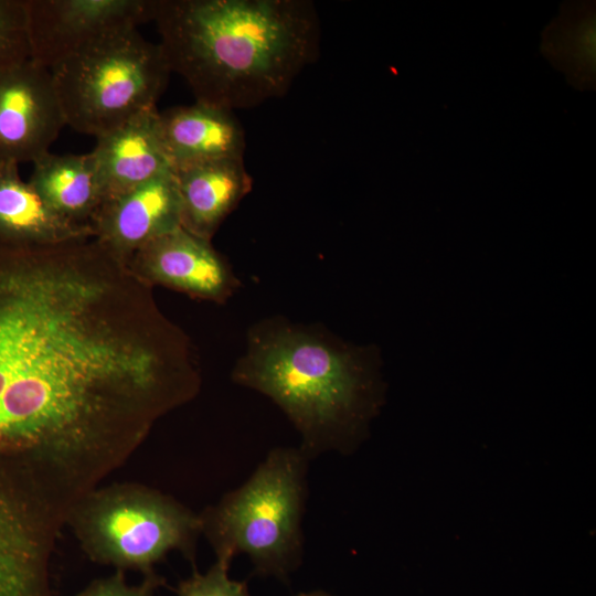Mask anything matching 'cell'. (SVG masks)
<instances>
[{
  "label": "cell",
  "instance_id": "obj_7",
  "mask_svg": "<svg viewBox=\"0 0 596 596\" xmlns=\"http://www.w3.org/2000/svg\"><path fill=\"white\" fill-rule=\"evenodd\" d=\"M30 60L49 71L87 46L152 21L155 0H23Z\"/></svg>",
  "mask_w": 596,
  "mask_h": 596
},
{
  "label": "cell",
  "instance_id": "obj_13",
  "mask_svg": "<svg viewBox=\"0 0 596 596\" xmlns=\"http://www.w3.org/2000/svg\"><path fill=\"white\" fill-rule=\"evenodd\" d=\"M160 128L172 170L226 158H243V127L233 111L195 102L160 113Z\"/></svg>",
  "mask_w": 596,
  "mask_h": 596
},
{
  "label": "cell",
  "instance_id": "obj_6",
  "mask_svg": "<svg viewBox=\"0 0 596 596\" xmlns=\"http://www.w3.org/2000/svg\"><path fill=\"white\" fill-rule=\"evenodd\" d=\"M76 528L97 562L150 574L173 550L191 555L201 519L164 494L118 488L92 497L81 510Z\"/></svg>",
  "mask_w": 596,
  "mask_h": 596
},
{
  "label": "cell",
  "instance_id": "obj_15",
  "mask_svg": "<svg viewBox=\"0 0 596 596\" xmlns=\"http://www.w3.org/2000/svg\"><path fill=\"white\" fill-rule=\"evenodd\" d=\"M18 163L0 161V238L45 242L95 233L89 224L71 222L55 213L21 179Z\"/></svg>",
  "mask_w": 596,
  "mask_h": 596
},
{
  "label": "cell",
  "instance_id": "obj_2",
  "mask_svg": "<svg viewBox=\"0 0 596 596\" xmlns=\"http://www.w3.org/2000/svg\"><path fill=\"white\" fill-rule=\"evenodd\" d=\"M152 21L171 73L230 111L281 97L319 53L308 0H155Z\"/></svg>",
  "mask_w": 596,
  "mask_h": 596
},
{
  "label": "cell",
  "instance_id": "obj_16",
  "mask_svg": "<svg viewBox=\"0 0 596 596\" xmlns=\"http://www.w3.org/2000/svg\"><path fill=\"white\" fill-rule=\"evenodd\" d=\"M30 60L23 0H0V70Z\"/></svg>",
  "mask_w": 596,
  "mask_h": 596
},
{
  "label": "cell",
  "instance_id": "obj_19",
  "mask_svg": "<svg viewBox=\"0 0 596 596\" xmlns=\"http://www.w3.org/2000/svg\"><path fill=\"white\" fill-rule=\"evenodd\" d=\"M296 596H330L329 594L324 593V592H309V593H301L299 595H296Z\"/></svg>",
  "mask_w": 596,
  "mask_h": 596
},
{
  "label": "cell",
  "instance_id": "obj_9",
  "mask_svg": "<svg viewBox=\"0 0 596 596\" xmlns=\"http://www.w3.org/2000/svg\"><path fill=\"white\" fill-rule=\"evenodd\" d=\"M131 262L151 285L161 284L193 297L226 302L241 287L228 262L181 226L148 243Z\"/></svg>",
  "mask_w": 596,
  "mask_h": 596
},
{
  "label": "cell",
  "instance_id": "obj_18",
  "mask_svg": "<svg viewBox=\"0 0 596 596\" xmlns=\"http://www.w3.org/2000/svg\"><path fill=\"white\" fill-rule=\"evenodd\" d=\"M159 581L151 574L139 585H130L121 571L91 583L77 596H155Z\"/></svg>",
  "mask_w": 596,
  "mask_h": 596
},
{
  "label": "cell",
  "instance_id": "obj_17",
  "mask_svg": "<svg viewBox=\"0 0 596 596\" xmlns=\"http://www.w3.org/2000/svg\"><path fill=\"white\" fill-rule=\"evenodd\" d=\"M231 564L216 558L206 572H194L181 581L177 596H249L246 584L230 576Z\"/></svg>",
  "mask_w": 596,
  "mask_h": 596
},
{
  "label": "cell",
  "instance_id": "obj_12",
  "mask_svg": "<svg viewBox=\"0 0 596 596\" xmlns=\"http://www.w3.org/2000/svg\"><path fill=\"white\" fill-rule=\"evenodd\" d=\"M173 172L181 227L206 241L252 190L243 158L205 161Z\"/></svg>",
  "mask_w": 596,
  "mask_h": 596
},
{
  "label": "cell",
  "instance_id": "obj_10",
  "mask_svg": "<svg viewBox=\"0 0 596 596\" xmlns=\"http://www.w3.org/2000/svg\"><path fill=\"white\" fill-rule=\"evenodd\" d=\"M91 226L95 235L129 259L151 241L180 227L174 172H164L105 200L92 217Z\"/></svg>",
  "mask_w": 596,
  "mask_h": 596
},
{
  "label": "cell",
  "instance_id": "obj_11",
  "mask_svg": "<svg viewBox=\"0 0 596 596\" xmlns=\"http://www.w3.org/2000/svg\"><path fill=\"white\" fill-rule=\"evenodd\" d=\"M96 139L92 153L104 201L173 171L157 107L136 115Z\"/></svg>",
  "mask_w": 596,
  "mask_h": 596
},
{
  "label": "cell",
  "instance_id": "obj_14",
  "mask_svg": "<svg viewBox=\"0 0 596 596\" xmlns=\"http://www.w3.org/2000/svg\"><path fill=\"white\" fill-rule=\"evenodd\" d=\"M32 163L28 182L44 202L62 217L88 224L84 221L92 220L104 201L92 151L82 155L49 151Z\"/></svg>",
  "mask_w": 596,
  "mask_h": 596
},
{
  "label": "cell",
  "instance_id": "obj_3",
  "mask_svg": "<svg viewBox=\"0 0 596 596\" xmlns=\"http://www.w3.org/2000/svg\"><path fill=\"white\" fill-rule=\"evenodd\" d=\"M381 351L355 344L326 327L284 316L249 326L232 381L268 397L315 459L349 454L366 437L385 397Z\"/></svg>",
  "mask_w": 596,
  "mask_h": 596
},
{
  "label": "cell",
  "instance_id": "obj_5",
  "mask_svg": "<svg viewBox=\"0 0 596 596\" xmlns=\"http://www.w3.org/2000/svg\"><path fill=\"white\" fill-rule=\"evenodd\" d=\"M65 124L95 138L156 108L171 73L138 28L114 33L51 71Z\"/></svg>",
  "mask_w": 596,
  "mask_h": 596
},
{
  "label": "cell",
  "instance_id": "obj_1",
  "mask_svg": "<svg viewBox=\"0 0 596 596\" xmlns=\"http://www.w3.org/2000/svg\"><path fill=\"white\" fill-rule=\"evenodd\" d=\"M182 352L151 285L96 235L0 238V491L25 499L35 462L134 437Z\"/></svg>",
  "mask_w": 596,
  "mask_h": 596
},
{
  "label": "cell",
  "instance_id": "obj_8",
  "mask_svg": "<svg viewBox=\"0 0 596 596\" xmlns=\"http://www.w3.org/2000/svg\"><path fill=\"white\" fill-rule=\"evenodd\" d=\"M65 125L49 70L31 60L0 70V161H35Z\"/></svg>",
  "mask_w": 596,
  "mask_h": 596
},
{
  "label": "cell",
  "instance_id": "obj_4",
  "mask_svg": "<svg viewBox=\"0 0 596 596\" xmlns=\"http://www.w3.org/2000/svg\"><path fill=\"white\" fill-rule=\"evenodd\" d=\"M309 457L298 447H275L236 489L202 514L216 558L248 557L254 572L286 579L301 563Z\"/></svg>",
  "mask_w": 596,
  "mask_h": 596
}]
</instances>
